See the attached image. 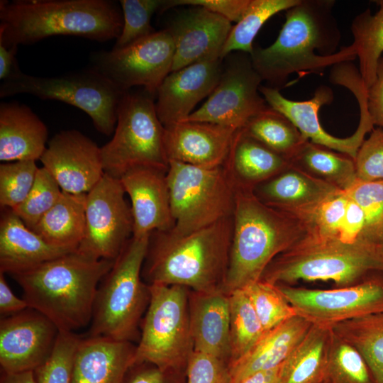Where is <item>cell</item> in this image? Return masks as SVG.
<instances>
[{
	"label": "cell",
	"mask_w": 383,
	"mask_h": 383,
	"mask_svg": "<svg viewBox=\"0 0 383 383\" xmlns=\"http://www.w3.org/2000/svg\"><path fill=\"white\" fill-rule=\"evenodd\" d=\"M333 0H299L286 11L285 22L274 42L255 47L252 65L262 81L279 90L293 73L319 75L331 65L356 57L352 45L335 52L341 33L333 13Z\"/></svg>",
	"instance_id": "6da1fadb"
},
{
	"label": "cell",
	"mask_w": 383,
	"mask_h": 383,
	"mask_svg": "<svg viewBox=\"0 0 383 383\" xmlns=\"http://www.w3.org/2000/svg\"><path fill=\"white\" fill-rule=\"evenodd\" d=\"M233 235V216L187 235L150 234L142 279L148 285H179L196 292L223 289Z\"/></svg>",
	"instance_id": "7a4b0ae2"
},
{
	"label": "cell",
	"mask_w": 383,
	"mask_h": 383,
	"mask_svg": "<svg viewBox=\"0 0 383 383\" xmlns=\"http://www.w3.org/2000/svg\"><path fill=\"white\" fill-rule=\"evenodd\" d=\"M120 3L112 0H1L0 43L31 45L55 35L97 42L118 39Z\"/></svg>",
	"instance_id": "3957f363"
},
{
	"label": "cell",
	"mask_w": 383,
	"mask_h": 383,
	"mask_svg": "<svg viewBox=\"0 0 383 383\" xmlns=\"http://www.w3.org/2000/svg\"><path fill=\"white\" fill-rule=\"evenodd\" d=\"M114 260L93 259L75 250L11 276L29 308L48 317L60 331L75 333L90 324L96 289Z\"/></svg>",
	"instance_id": "277c9868"
},
{
	"label": "cell",
	"mask_w": 383,
	"mask_h": 383,
	"mask_svg": "<svg viewBox=\"0 0 383 383\" xmlns=\"http://www.w3.org/2000/svg\"><path fill=\"white\" fill-rule=\"evenodd\" d=\"M234 189L232 242L223 289L228 294L260 280L274 259L307 233L299 218L265 204L254 189Z\"/></svg>",
	"instance_id": "5b68a950"
},
{
	"label": "cell",
	"mask_w": 383,
	"mask_h": 383,
	"mask_svg": "<svg viewBox=\"0 0 383 383\" xmlns=\"http://www.w3.org/2000/svg\"><path fill=\"white\" fill-rule=\"evenodd\" d=\"M380 272L383 260L374 245L362 240L345 243L338 238L306 233L274 259L260 279L290 286L301 280L331 281L335 287H344Z\"/></svg>",
	"instance_id": "8992f818"
},
{
	"label": "cell",
	"mask_w": 383,
	"mask_h": 383,
	"mask_svg": "<svg viewBox=\"0 0 383 383\" xmlns=\"http://www.w3.org/2000/svg\"><path fill=\"white\" fill-rule=\"evenodd\" d=\"M149 238L132 236L100 281L87 336L130 342L138 337L150 298L141 275Z\"/></svg>",
	"instance_id": "52a82bcc"
},
{
	"label": "cell",
	"mask_w": 383,
	"mask_h": 383,
	"mask_svg": "<svg viewBox=\"0 0 383 383\" xmlns=\"http://www.w3.org/2000/svg\"><path fill=\"white\" fill-rule=\"evenodd\" d=\"M155 98L144 89L123 93L113 135L100 147L104 173L120 179L127 171L138 167L167 172L165 127L157 117Z\"/></svg>",
	"instance_id": "ba28073f"
},
{
	"label": "cell",
	"mask_w": 383,
	"mask_h": 383,
	"mask_svg": "<svg viewBox=\"0 0 383 383\" xmlns=\"http://www.w3.org/2000/svg\"><path fill=\"white\" fill-rule=\"evenodd\" d=\"M148 306L140 323L135 364L148 362L164 370L186 368L193 352L189 289L150 284Z\"/></svg>",
	"instance_id": "9c48e42d"
},
{
	"label": "cell",
	"mask_w": 383,
	"mask_h": 383,
	"mask_svg": "<svg viewBox=\"0 0 383 383\" xmlns=\"http://www.w3.org/2000/svg\"><path fill=\"white\" fill-rule=\"evenodd\" d=\"M167 179L173 234L187 235L233 216L235 189L223 166L206 168L170 160Z\"/></svg>",
	"instance_id": "30bf717a"
},
{
	"label": "cell",
	"mask_w": 383,
	"mask_h": 383,
	"mask_svg": "<svg viewBox=\"0 0 383 383\" xmlns=\"http://www.w3.org/2000/svg\"><path fill=\"white\" fill-rule=\"evenodd\" d=\"M122 91L101 74L89 68L55 77H38L20 72L0 85V97L26 94L42 100H55L84 111L96 129L113 133Z\"/></svg>",
	"instance_id": "8fae6325"
},
{
	"label": "cell",
	"mask_w": 383,
	"mask_h": 383,
	"mask_svg": "<svg viewBox=\"0 0 383 383\" xmlns=\"http://www.w3.org/2000/svg\"><path fill=\"white\" fill-rule=\"evenodd\" d=\"M174 57L173 38L165 28L122 48L94 52L90 68L122 91L139 86L155 97L159 87L172 72Z\"/></svg>",
	"instance_id": "7c38bea8"
},
{
	"label": "cell",
	"mask_w": 383,
	"mask_h": 383,
	"mask_svg": "<svg viewBox=\"0 0 383 383\" xmlns=\"http://www.w3.org/2000/svg\"><path fill=\"white\" fill-rule=\"evenodd\" d=\"M296 313L312 324L333 326L383 312V272L344 287L307 289L277 284Z\"/></svg>",
	"instance_id": "4fadbf2b"
},
{
	"label": "cell",
	"mask_w": 383,
	"mask_h": 383,
	"mask_svg": "<svg viewBox=\"0 0 383 383\" xmlns=\"http://www.w3.org/2000/svg\"><path fill=\"white\" fill-rule=\"evenodd\" d=\"M125 194L120 179L106 173L87 194L85 233L78 252L96 260L118 257L133 232Z\"/></svg>",
	"instance_id": "5bb4252c"
},
{
	"label": "cell",
	"mask_w": 383,
	"mask_h": 383,
	"mask_svg": "<svg viewBox=\"0 0 383 383\" xmlns=\"http://www.w3.org/2000/svg\"><path fill=\"white\" fill-rule=\"evenodd\" d=\"M262 82L250 55L233 54L208 99L184 121L209 122L235 131L243 128L268 106L259 90Z\"/></svg>",
	"instance_id": "9a60e30c"
},
{
	"label": "cell",
	"mask_w": 383,
	"mask_h": 383,
	"mask_svg": "<svg viewBox=\"0 0 383 383\" xmlns=\"http://www.w3.org/2000/svg\"><path fill=\"white\" fill-rule=\"evenodd\" d=\"M259 90L267 105L286 116L306 140L346 155L354 161L366 134L374 128L367 104H361L359 124L352 135L337 138L326 132L320 123L318 111L333 101L334 94L326 85L317 87L313 97L306 101L289 99L279 89L270 87L260 85Z\"/></svg>",
	"instance_id": "2e32d148"
},
{
	"label": "cell",
	"mask_w": 383,
	"mask_h": 383,
	"mask_svg": "<svg viewBox=\"0 0 383 383\" xmlns=\"http://www.w3.org/2000/svg\"><path fill=\"white\" fill-rule=\"evenodd\" d=\"M59 333L51 320L31 308L1 317V372L34 371L50 357Z\"/></svg>",
	"instance_id": "e0dca14e"
},
{
	"label": "cell",
	"mask_w": 383,
	"mask_h": 383,
	"mask_svg": "<svg viewBox=\"0 0 383 383\" xmlns=\"http://www.w3.org/2000/svg\"><path fill=\"white\" fill-rule=\"evenodd\" d=\"M40 160L62 191L70 194H87L104 174L100 147L74 129L55 134Z\"/></svg>",
	"instance_id": "ac0fdd59"
},
{
	"label": "cell",
	"mask_w": 383,
	"mask_h": 383,
	"mask_svg": "<svg viewBox=\"0 0 383 383\" xmlns=\"http://www.w3.org/2000/svg\"><path fill=\"white\" fill-rule=\"evenodd\" d=\"M231 22L200 6L180 11L166 28L174 44L172 72L193 63L221 58Z\"/></svg>",
	"instance_id": "d6986e66"
},
{
	"label": "cell",
	"mask_w": 383,
	"mask_h": 383,
	"mask_svg": "<svg viewBox=\"0 0 383 383\" xmlns=\"http://www.w3.org/2000/svg\"><path fill=\"white\" fill-rule=\"evenodd\" d=\"M223 59L206 60L171 72L159 87L155 106L164 126L186 120L196 105L212 93L220 79Z\"/></svg>",
	"instance_id": "ffe728a7"
},
{
	"label": "cell",
	"mask_w": 383,
	"mask_h": 383,
	"mask_svg": "<svg viewBox=\"0 0 383 383\" xmlns=\"http://www.w3.org/2000/svg\"><path fill=\"white\" fill-rule=\"evenodd\" d=\"M119 179L131 201L133 237L173 228L167 171L138 167L127 171Z\"/></svg>",
	"instance_id": "44dd1931"
},
{
	"label": "cell",
	"mask_w": 383,
	"mask_h": 383,
	"mask_svg": "<svg viewBox=\"0 0 383 383\" xmlns=\"http://www.w3.org/2000/svg\"><path fill=\"white\" fill-rule=\"evenodd\" d=\"M164 127L169 161L206 168L223 166L236 131L218 124L191 121Z\"/></svg>",
	"instance_id": "7402d4cb"
},
{
	"label": "cell",
	"mask_w": 383,
	"mask_h": 383,
	"mask_svg": "<svg viewBox=\"0 0 383 383\" xmlns=\"http://www.w3.org/2000/svg\"><path fill=\"white\" fill-rule=\"evenodd\" d=\"M136 345L112 338L81 337L72 365L71 383H123L135 364Z\"/></svg>",
	"instance_id": "603a6c76"
},
{
	"label": "cell",
	"mask_w": 383,
	"mask_h": 383,
	"mask_svg": "<svg viewBox=\"0 0 383 383\" xmlns=\"http://www.w3.org/2000/svg\"><path fill=\"white\" fill-rule=\"evenodd\" d=\"M189 326L193 350L230 360L229 296L223 289L192 291L189 296Z\"/></svg>",
	"instance_id": "cb8c5ba5"
},
{
	"label": "cell",
	"mask_w": 383,
	"mask_h": 383,
	"mask_svg": "<svg viewBox=\"0 0 383 383\" xmlns=\"http://www.w3.org/2000/svg\"><path fill=\"white\" fill-rule=\"evenodd\" d=\"M340 191L293 165L254 189L265 204L294 216L311 209Z\"/></svg>",
	"instance_id": "d4e9b609"
},
{
	"label": "cell",
	"mask_w": 383,
	"mask_h": 383,
	"mask_svg": "<svg viewBox=\"0 0 383 383\" xmlns=\"http://www.w3.org/2000/svg\"><path fill=\"white\" fill-rule=\"evenodd\" d=\"M73 251L50 245L28 228L12 209H1L0 272L11 275Z\"/></svg>",
	"instance_id": "484cf974"
},
{
	"label": "cell",
	"mask_w": 383,
	"mask_h": 383,
	"mask_svg": "<svg viewBox=\"0 0 383 383\" xmlns=\"http://www.w3.org/2000/svg\"><path fill=\"white\" fill-rule=\"evenodd\" d=\"M45 124L27 105L0 104V160L9 162L40 160L46 149Z\"/></svg>",
	"instance_id": "4316f807"
},
{
	"label": "cell",
	"mask_w": 383,
	"mask_h": 383,
	"mask_svg": "<svg viewBox=\"0 0 383 383\" xmlns=\"http://www.w3.org/2000/svg\"><path fill=\"white\" fill-rule=\"evenodd\" d=\"M312 323L295 315L267 331L242 357L228 365L230 383L282 364L301 340Z\"/></svg>",
	"instance_id": "83f0119b"
},
{
	"label": "cell",
	"mask_w": 383,
	"mask_h": 383,
	"mask_svg": "<svg viewBox=\"0 0 383 383\" xmlns=\"http://www.w3.org/2000/svg\"><path fill=\"white\" fill-rule=\"evenodd\" d=\"M291 165L289 160L239 129L223 167L234 187L255 189Z\"/></svg>",
	"instance_id": "f1b7e54d"
},
{
	"label": "cell",
	"mask_w": 383,
	"mask_h": 383,
	"mask_svg": "<svg viewBox=\"0 0 383 383\" xmlns=\"http://www.w3.org/2000/svg\"><path fill=\"white\" fill-rule=\"evenodd\" d=\"M86 198L87 194L62 192L32 231L51 245L77 250L85 233Z\"/></svg>",
	"instance_id": "f546056e"
},
{
	"label": "cell",
	"mask_w": 383,
	"mask_h": 383,
	"mask_svg": "<svg viewBox=\"0 0 383 383\" xmlns=\"http://www.w3.org/2000/svg\"><path fill=\"white\" fill-rule=\"evenodd\" d=\"M332 327L312 324L285 362L283 383H326Z\"/></svg>",
	"instance_id": "4dcf8cb0"
},
{
	"label": "cell",
	"mask_w": 383,
	"mask_h": 383,
	"mask_svg": "<svg viewBox=\"0 0 383 383\" xmlns=\"http://www.w3.org/2000/svg\"><path fill=\"white\" fill-rule=\"evenodd\" d=\"M291 162L292 165L341 191L348 190L357 181L355 162L351 157L309 140Z\"/></svg>",
	"instance_id": "1f68e13d"
},
{
	"label": "cell",
	"mask_w": 383,
	"mask_h": 383,
	"mask_svg": "<svg viewBox=\"0 0 383 383\" xmlns=\"http://www.w3.org/2000/svg\"><path fill=\"white\" fill-rule=\"evenodd\" d=\"M377 2L379 9L375 13L367 9L353 18L350 26L353 36L352 45L367 89L377 78L378 64L383 53V0Z\"/></svg>",
	"instance_id": "d6a6232c"
},
{
	"label": "cell",
	"mask_w": 383,
	"mask_h": 383,
	"mask_svg": "<svg viewBox=\"0 0 383 383\" xmlns=\"http://www.w3.org/2000/svg\"><path fill=\"white\" fill-rule=\"evenodd\" d=\"M241 130L290 161L308 140L286 116L270 106L252 116Z\"/></svg>",
	"instance_id": "836d02e7"
},
{
	"label": "cell",
	"mask_w": 383,
	"mask_h": 383,
	"mask_svg": "<svg viewBox=\"0 0 383 383\" xmlns=\"http://www.w3.org/2000/svg\"><path fill=\"white\" fill-rule=\"evenodd\" d=\"M333 332L357 349L376 383H383V312L339 323Z\"/></svg>",
	"instance_id": "e575fe53"
},
{
	"label": "cell",
	"mask_w": 383,
	"mask_h": 383,
	"mask_svg": "<svg viewBox=\"0 0 383 383\" xmlns=\"http://www.w3.org/2000/svg\"><path fill=\"white\" fill-rule=\"evenodd\" d=\"M299 1L250 0L241 19L232 26L221 52V59L234 52L251 55L254 49V39L265 23L277 13L287 11Z\"/></svg>",
	"instance_id": "d590c367"
},
{
	"label": "cell",
	"mask_w": 383,
	"mask_h": 383,
	"mask_svg": "<svg viewBox=\"0 0 383 383\" xmlns=\"http://www.w3.org/2000/svg\"><path fill=\"white\" fill-rule=\"evenodd\" d=\"M230 313L229 364L245 355L265 331L244 289L228 294Z\"/></svg>",
	"instance_id": "8d00e7d4"
},
{
	"label": "cell",
	"mask_w": 383,
	"mask_h": 383,
	"mask_svg": "<svg viewBox=\"0 0 383 383\" xmlns=\"http://www.w3.org/2000/svg\"><path fill=\"white\" fill-rule=\"evenodd\" d=\"M326 383H376L363 356L334 332Z\"/></svg>",
	"instance_id": "74e56055"
},
{
	"label": "cell",
	"mask_w": 383,
	"mask_h": 383,
	"mask_svg": "<svg viewBox=\"0 0 383 383\" xmlns=\"http://www.w3.org/2000/svg\"><path fill=\"white\" fill-rule=\"evenodd\" d=\"M365 215V226L360 240L374 245L383 228V181H357L345 192Z\"/></svg>",
	"instance_id": "f35d334b"
},
{
	"label": "cell",
	"mask_w": 383,
	"mask_h": 383,
	"mask_svg": "<svg viewBox=\"0 0 383 383\" xmlns=\"http://www.w3.org/2000/svg\"><path fill=\"white\" fill-rule=\"evenodd\" d=\"M265 332L296 315L276 285L260 279L243 288Z\"/></svg>",
	"instance_id": "ab89813d"
},
{
	"label": "cell",
	"mask_w": 383,
	"mask_h": 383,
	"mask_svg": "<svg viewBox=\"0 0 383 383\" xmlns=\"http://www.w3.org/2000/svg\"><path fill=\"white\" fill-rule=\"evenodd\" d=\"M62 192L54 177L42 167L38 169L33 186L26 199L12 211L32 230L56 204Z\"/></svg>",
	"instance_id": "60d3db41"
},
{
	"label": "cell",
	"mask_w": 383,
	"mask_h": 383,
	"mask_svg": "<svg viewBox=\"0 0 383 383\" xmlns=\"http://www.w3.org/2000/svg\"><path fill=\"white\" fill-rule=\"evenodd\" d=\"M165 1L121 0L123 27L113 48H122L155 33L151 18L155 12H162Z\"/></svg>",
	"instance_id": "b9f144b4"
},
{
	"label": "cell",
	"mask_w": 383,
	"mask_h": 383,
	"mask_svg": "<svg viewBox=\"0 0 383 383\" xmlns=\"http://www.w3.org/2000/svg\"><path fill=\"white\" fill-rule=\"evenodd\" d=\"M34 160L0 165L1 209H14L26 199L35 180L38 167Z\"/></svg>",
	"instance_id": "7bdbcfd3"
},
{
	"label": "cell",
	"mask_w": 383,
	"mask_h": 383,
	"mask_svg": "<svg viewBox=\"0 0 383 383\" xmlns=\"http://www.w3.org/2000/svg\"><path fill=\"white\" fill-rule=\"evenodd\" d=\"M348 197L340 191L311 209L295 216L305 225L307 233L321 238H338Z\"/></svg>",
	"instance_id": "ee69618b"
},
{
	"label": "cell",
	"mask_w": 383,
	"mask_h": 383,
	"mask_svg": "<svg viewBox=\"0 0 383 383\" xmlns=\"http://www.w3.org/2000/svg\"><path fill=\"white\" fill-rule=\"evenodd\" d=\"M81 336L60 331L50 357L34 370L37 383H71L74 354Z\"/></svg>",
	"instance_id": "f6af8a7d"
},
{
	"label": "cell",
	"mask_w": 383,
	"mask_h": 383,
	"mask_svg": "<svg viewBox=\"0 0 383 383\" xmlns=\"http://www.w3.org/2000/svg\"><path fill=\"white\" fill-rule=\"evenodd\" d=\"M358 181H383V129L374 128L358 150L355 160Z\"/></svg>",
	"instance_id": "bcb514c9"
},
{
	"label": "cell",
	"mask_w": 383,
	"mask_h": 383,
	"mask_svg": "<svg viewBox=\"0 0 383 383\" xmlns=\"http://www.w3.org/2000/svg\"><path fill=\"white\" fill-rule=\"evenodd\" d=\"M187 383H230L228 365L206 353L194 351L186 366Z\"/></svg>",
	"instance_id": "7dc6e473"
},
{
	"label": "cell",
	"mask_w": 383,
	"mask_h": 383,
	"mask_svg": "<svg viewBox=\"0 0 383 383\" xmlns=\"http://www.w3.org/2000/svg\"><path fill=\"white\" fill-rule=\"evenodd\" d=\"M250 0H166L162 12L178 6H200L221 16L230 22H238Z\"/></svg>",
	"instance_id": "c3c4849f"
},
{
	"label": "cell",
	"mask_w": 383,
	"mask_h": 383,
	"mask_svg": "<svg viewBox=\"0 0 383 383\" xmlns=\"http://www.w3.org/2000/svg\"><path fill=\"white\" fill-rule=\"evenodd\" d=\"M365 226V215L361 208L348 198L345 213L342 221L338 239L345 243L360 240Z\"/></svg>",
	"instance_id": "681fc988"
},
{
	"label": "cell",
	"mask_w": 383,
	"mask_h": 383,
	"mask_svg": "<svg viewBox=\"0 0 383 383\" xmlns=\"http://www.w3.org/2000/svg\"><path fill=\"white\" fill-rule=\"evenodd\" d=\"M172 370H164L152 364H134L128 372L123 383H173Z\"/></svg>",
	"instance_id": "f907efd6"
},
{
	"label": "cell",
	"mask_w": 383,
	"mask_h": 383,
	"mask_svg": "<svg viewBox=\"0 0 383 383\" xmlns=\"http://www.w3.org/2000/svg\"><path fill=\"white\" fill-rule=\"evenodd\" d=\"M367 93L370 116L374 126L383 129V57L378 64L377 78Z\"/></svg>",
	"instance_id": "816d5d0a"
},
{
	"label": "cell",
	"mask_w": 383,
	"mask_h": 383,
	"mask_svg": "<svg viewBox=\"0 0 383 383\" xmlns=\"http://www.w3.org/2000/svg\"><path fill=\"white\" fill-rule=\"evenodd\" d=\"M29 308L23 299L16 296L6 282L4 273L0 272V314L10 316Z\"/></svg>",
	"instance_id": "f5cc1de1"
},
{
	"label": "cell",
	"mask_w": 383,
	"mask_h": 383,
	"mask_svg": "<svg viewBox=\"0 0 383 383\" xmlns=\"http://www.w3.org/2000/svg\"><path fill=\"white\" fill-rule=\"evenodd\" d=\"M18 46L0 43V79L6 81L21 72L16 57Z\"/></svg>",
	"instance_id": "db71d44e"
},
{
	"label": "cell",
	"mask_w": 383,
	"mask_h": 383,
	"mask_svg": "<svg viewBox=\"0 0 383 383\" xmlns=\"http://www.w3.org/2000/svg\"><path fill=\"white\" fill-rule=\"evenodd\" d=\"M285 362L270 370L256 372L240 383H283L285 377Z\"/></svg>",
	"instance_id": "11a10c76"
},
{
	"label": "cell",
	"mask_w": 383,
	"mask_h": 383,
	"mask_svg": "<svg viewBox=\"0 0 383 383\" xmlns=\"http://www.w3.org/2000/svg\"><path fill=\"white\" fill-rule=\"evenodd\" d=\"M0 383H37L34 371H26L16 373L2 372Z\"/></svg>",
	"instance_id": "9f6ffc18"
},
{
	"label": "cell",
	"mask_w": 383,
	"mask_h": 383,
	"mask_svg": "<svg viewBox=\"0 0 383 383\" xmlns=\"http://www.w3.org/2000/svg\"><path fill=\"white\" fill-rule=\"evenodd\" d=\"M376 248L379 254V255L381 256V257L382 258L383 260V228H382V233L380 234V236L378 239V241L376 244Z\"/></svg>",
	"instance_id": "6f0895ef"
}]
</instances>
